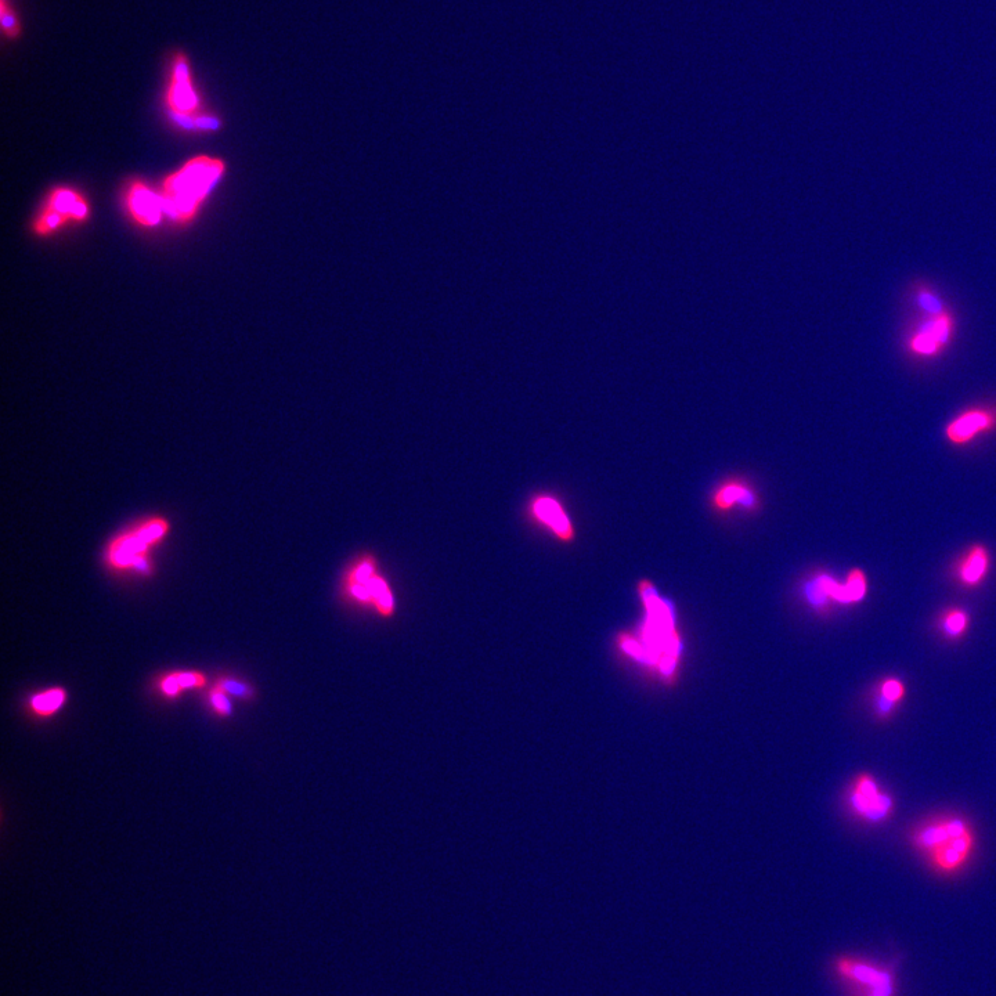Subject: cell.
Returning <instances> with one entry per match:
<instances>
[{
  "mask_svg": "<svg viewBox=\"0 0 996 996\" xmlns=\"http://www.w3.org/2000/svg\"><path fill=\"white\" fill-rule=\"evenodd\" d=\"M837 966H839V972L843 976L857 981V983L864 984L866 987H871L872 991L891 990L893 988L890 974L876 969V967L857 961H848V959H842V961L837 963Z\"/></svg>",
  "mask_w": 996,
  "mask_h": 996,
  "instance_id": "9a60e30c",
  "label": "cell"
},
{
  "mask_svg": "<svg viewBox=\"0 0 996 996\" xmlns=\"http://www.w3.org/2000/svg\"><path fill=\"white\" fill-rule=\"evenodd\" d=\"M709 507L720 515L731 514L735 510L753 514L760 510L761 498L747 479L731 476L710 493Z\"/></svg>",
  "mask_w": 996,
  "mask_h": 996,
  "instance_id": "30bf717a",
  "label": "cell"
},
{
  "mask_svg": "<svg viewBox=\"0 0 996 996\" xmlns=\"http://www.w3.org/2000/svg\"><path fill=\"white\" fill-rule=\"evenodd\" d=\"M68 692L63 687H52L30 696L27 707L36 718H52L66 706Z\"/></svg>",
  "mask_w": 996,
  "mask_h": 996,
  "instance_id": "2e32d148",
  "label": "cell"
},
{
  "mask_svg": "<svg viewBox=\"0 0 996 996\" xmlns=\"http://www.w3.org/2000/svg\"><path fill=\"white\" fill-rule=\"evenodd\" d=\"M969 626V616L962 609H949L943 615L944 633L951 638L961 637Z\"/></svg>",
  "mask_w": 996,
  "mask_h": 996,
  "instance_id": "d6986e66",
  "label": "cell"
},
{
  "mask_svg": "<svg viewBox=\"0 0 996 996\" xmlns=\"http://www.w3.org/2000/svg\"><path fill=\"white\" fill-rule=\"evenodd\" d=\"M222 688L214 684L208 695L209 707L216 716L229 718L233 716V702Z\"/></svg>",
  "mask_w": 996,
  "mask_h": 996,
  "instance_id": "7402d4cb",
  "label": "cell"
},
{
  "mask_svg": "<svg viewBox=\"0 0 996 996\" xmlns=\"http://www.w3.org/2000/svg\"><path fill=\"white\" fill-rule=\"evenodd\" d=\"M165 104L180 125H197L194 117L201 111V99L194 85L189 56L182 50H175L169 60Z\"/></svg>",
  "mask_w": 996,
  "mask_h": 996,
  "instance_id": "5b68a950",
  "label": "cell"
},
{
  "mask_svg": "<svg viewBox=\"0 0 996 996\" xmlns=\"http://www.w3.org/2000/svg\"><path fill=\"white\" fill-rule=\"evenodd\" d=\"M807 595L814 605H828L835 602L840 605L857 604L862 601L868 593V580L861 569H853L847 575L844 583H839L832 576L817 575L813 580L808 581Z\"/></svg>",
  "mask_w": 996,
  "mask_h": 996,
  "instance_id": "ba28073f",
  "label": "cell"
},
{
  "mask_svg": "<svg viewBox=\"0 0 996 996\" xmlns=\"http://www.w3.org/2000/svg\"><path fill=\"white\" fill-rule=\"evenodd\" d=\"M990 568V552L981 544H976V546L970 547L963 554L961 561L958 562L956 577L965 587H977L983 583Z\"/></svg>",
  "mask_w": 996,
  "mask_h": 996,
  "instance_id": "5bb4252c",
  "label": "cell"
},
{
  "mask_svg": "<svg viewBox=\"0 0 996 996\" xmlns=\"http://www.w3.org/2000/svg\"><path fill=\"white\" fill-rule=\"evenodd\" d=\"M526 516L530 522L546 530L559 543H575L577 539L575 523L566 511L564 503L554 494L546 492L533 494L526 504Z\"/></svg>",
  "mask_w": 996,
  "mask_h": 996,
  "instance_id": "52a82bcc",
  "label": "cell"
},
{
  "mask_svg": "<svg viewBox=\"0 0 996 996\" xmlns=\"http://www.w3.org/2000/svg\"><path fill=\"white\" fill-rule=\"evenodd\" d=\"M129 212L135 222L144 227H154L161 222L164 214L160 194H155L144 183L136 182L126 196Z\"/></svg>",
  "mask_w": 996,
  "mask_h": 996,
  "instance_id": "4fadbf2b",
  "label": "cell"
},
{
  "mask_svg": "<svg viewBox=\"0 0 996 996\" xmlns=\"http://www.w3.org/2000/svg\"><path fill=\"white\" fill-rule=\"evenodd\" d=\"M996 431V406H977L963 410L944 429L945 439L952 446H967Z\"/></svg>",
  "mask_w": 996,
  "mask_h": 996,
  "instance_id": "8fae6325",
  "label": "cell"
},
{
  "mask_svg": "<svg viewBox=\"0 0 996 996\" xmlns=\"http://www.w3.org/2000/svg\"><path fill=\"white\" fill-rule=\"evenodd\" d=\"M215 685L222 688L227 695L241 700H251L255 698L256 692L247 682L237 680L233 677H219Z\"/></svg>",
  "mask_w": 996,
  "mask_h": 996,
  "instance_id": "44dd1931",
  "label": "cell"
},
{
  "mask_svg": "<svg viewBox=\"0 0 996 996\" xmlns=\"http://www.w3.org/2000/svg\"><path fill=\"white\" fill-rule=\"evenodd\" d=\"M169 530V522L158 516L135 523L108 543L104 562L117 573L150 576L155 548L168 537Z\"/></svg>",
  "mask_w": 996,
  "mask_h": 996,
  "instance_id": "3957f363",
  "label": "cell"
},
{
  "mask_svg": "<svg viewBox=\"0 0 996 996\" xmlns=\"http://www.w3.org/2000/svg\"><path fill=\"white\" fill-rule=\"evenodd\" d=\"M913 301L923 315H937L947 310L943 299L929 285L918 284L913 288Z\"/></svg>",
  "mask_w": 996,
  "mask_h": 996,
  "instance_id": "e0dca14e",
  "label": "cell"
},
{
  "mask_svg": "<svg viewBox=\"0 0 996 996\" xmlns=\"http://www.w3.org/2000/svg\"><path fill=\"white\" fill-rule=\"evenodd\" d=\"M223 172L225 164L219 158L200 155L187 162L162 183L164 214L179 223L191 222Z\"/></svg>",
  "mask_w": 996,
  "mask_h": 996,
  "instance_id": "7a4b0ae2",
  "label": "cell"
},
{
  "mask_svg": "<svg viewBox=\"0 0 996 996\" xmlns=\"http://www.w3.org/2000/svg\"><path fill=\"white\" fill-rule=\"evenodd\" d=\"M173 676H175V680L178 682L180 695L186 691H200V689H204L208 685V677L204 673H201V671H173Z\"/></svg>",
  "mask_w": 996,
  "mask_h": 996,
  "instance_id": "ffe728a7",
  "label": "cell"
},
{
  "mask_svg": "<svg viewBox=\"0 0 996 996\" xmlns=\"http://www.w3.org/2000/svg\"><path fill=\"white\" fill-rule=\"evenodd\" d=\"M851 806L855 813L871 821L887 818L893 810L890 797L880 792L879 786L869 775H862L855 781Z\"/></svg>",
  "mask_w": 996,
  "mask_h": 996,
  "instance_id": "7c38bea8",
  "label": "cell"
},
{
  "mask_svg": "<svg viewBox=\"0 0 996 996\" xmlns=\"http://www.w3.org/2000/svg\"><path fill=\"white\" fill-rule=\"evenodd\" d=\"M0 25H2L3 38L7 41H17L23 34V25L12 0H0Z\"/></svg>",
  "mask_w": 996,
  "mask_h": 996,
  "instance_id": "ac0fdd59",
  "label": "cell"
},
{
  "mask_svg": "<svg viewBox=\"0 0 996 996\" xmlns=\"http://www.w3.org/2000/svg\"><path fill=\"white\" fill-rule=\"evenodd\" d=\"M88 216V202L81 194L71 189H56L50 196L41 218L36 220L35 232L46 236V234L56 232L70 220L83 222V220L88 219Z\"/></svg>",
  "mask_w": 996,
  "mask_h": 996,
  "instance_id": "9c48e42d",
  "label": "cell"
},
{
  "mask_svg": "<svg viewBox=\"0 0 996 996\" xmlns=\"http://www.w3.org/2000/svg\"><path fill=\"white\" fill-rule=\"evenodd\" d=\"M913 842L940 871L955 872L972 854L974 836L963 819L943 818L916 830Z\"/></svg>",
  "mask_w": 996,
  "mask_h": 996,
  "instance_id": "277c9868",
  "label": "cell"
},
{
  "mask_svg": "<svg viewBox=\"0 0 996 996\" xmlns=\"http://www.w3.org/2000/svg\"><path fill=\"white\" fill-rule=\"evenodd\" d=\"M905 695V688L901 681L890 680L884 681L882 685V699L887 705H894V703L900 702Z\"/></svg>",
  "mask_w": 996,
  "mask_h": 996,
  "instance_id": "603a6c76",
  "label": "cell"
},
{
  "mask_svg": "<svg viewBox=\"0 0 996 996\" xmlns=\"http://www.w3.org/2000/svg\"><path fill=\"white\" fill-rule=\"evenodd\" d=\"M338 597L345 606L380 620H392L398 615V597L373 552H360L345 565L339 576Z\"/></svg>",
  "mask_w": 996,
  "mask_h": 996,
  "instance_id": "6da1fadb",
  "label": "cell"
},
{
  "mask_svg": "<svg viewBox=\"0 0 996 996\" xmlns=\"http://www.w3.org/2000/svg\"><path fill=\"white\" fill-rule=\"evenodd\" d=\"M956 319L951 309L937 315H923L905 335V350L916 359L930 360L943 355L954 342Z\"/></svg>",
  "mask_w": 996,
  "mask_h": 996,
  "instance_id": "8992f818",
  "label": "cell"
}]
</instances>
